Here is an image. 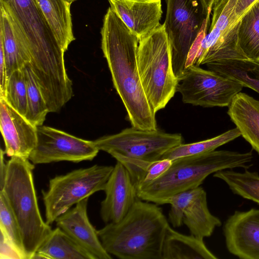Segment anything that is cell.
Returning a JSON list of instances; mask_svg holds the SVG:
<instances>
[{
    "label": "cell",
    "mask_w": 259,
    "mask_h": 259,
    "mask_svg": "<svg viewBox=\"0 0 259 259\" xmlns=\"http://www.w3.org/2000/svg\"><path fill=\"white\" fill-rule=\"evenodd\" d=\"M208 69L232 78L259 94V63L251 60H225L206 64Z\"/></svg>",
    "instance_id": "obj_24"
},
{
    "label": "cell",
    "mask_w": 259,
    "mask_h": 259,
    "mask_svg": "<svg viewBox=\"0 0 259 259\" xmlns=\"http://www.w3.org/2000/svg\"><path fill=\"white\" fill-rule=\"evenodd\" d=\"M252 158L251 151L216 150L178 158L172 160L170 167L158 179L136 188L137 197L145 201L165 204L171 196L200 186L210 174L237 167L248 169Z\"/></svg>",
    "instance_id": "obj_4"
},
{
    "label": "cell",
    "mask_w": 259,
    "mask_h": 259,
    "mask_svg": "<svg viewBox=\"0 0 259 259\" xmlns=\"http://www.w3.org/2000/svg\"><path fill=\"white\" fill-rule=\"evenodd\" d=\"M238 42L247 59L259 63V0L240 18Z\"/></svg>",
    "instance_id": "obj_25"
},
{
    "label": "cell",
    "mask_w": 259,
    "mask_h": 259,
    "mask_svg": "<svg viewBox=\"0 0 259 259\" xmlns=\"http://www.w3.org/2000/svg\"><path fill=\"white\" fill-rule=\"evenodd\" d=\"M257 0H237L235 9L237 20H240L242 15Z\"/></svg>",
    "instance_id": "obj_35"
},
{
    "label": "cell",
    "mask_w": 259,
    "mask_h": 259,
    "mask_svg": "<svg viewBox=\"0 0 259 259\" xmlns=\"http://www.w3.org/2000/svg\"><path fill=\"white\" fill-rule=\"evenodd\" d=\"M137 62L145 93L156 113L174 96L179 83L173 71L163 24L139 39Z\"/></svg>",
    "instance_id": "obj_6"
},
{
    "label": "cell",
    "mask_w": 259,
    "mask_h": 259,
    "mask_svg": "<svg viewBox=\"0 0 259 259\" xmlns=\"http://www.w3.org/2000/svg\"><path fill=\"white\" fill-rule=\"evenodd\" d=\"M65 1H66L67 2H68L69 3L71 4L73 2H74L77 0H65Z\"/></svg>",
    "instance_id": "obj_38"
},
{
    "label": "cell",
    "mask_w": 259,
    "mask_h": 259,
    "mask_svg": "<svg viewBox=\"0 0 259 259\" xmlns=\"http://www.w3.org/2000/svg\"><path fill=\"white\" fill-rule=\"evenodd\" d=\"M5 153L4 150L1 149L0 152V191L4 188L8 169V163L5 158Z\"/></svg>",
    "instance_id": "obj_36"
},
{
    "label": "cell",
    "mask_w": 259,
    "mask_h": 259,
    "mask_svg": "<svg viewBox=\"0 0 259 259\" xmlns=\"http://www.w3.org/2000/svg\"><path fill=\"white\" fill-rule=\"evenodd\" d=\"M183 222L191 235L201 239L210 237L215 228L222 225L220 219L210 212L206 193L203 188L186 206Z\"/></svg>",
    "instance_id": "obj_21"
},
{
    "label": "cell",
    "mask_w": 259,
    "mask_h": 259,
    "mask_svg": "<svg viewBox=\"0 0 259 259\" xmlns=\"http://www.w3.org/2000/svg\"><path fill=\"white\" fill-rule=\"evenodd\" d=\"M213 176L223 181L234 194L259 204V174L244 169L242 172L232 169L220 170Z\"/></svg>",
    "instance_id": "obj_26"
},
{
    "label": "cell",
    "mask_w": 259,
    "mask_h": 259,
    "mask_svg": "<svg viewBox=\"0 0 259 259\" xmlns=\"http://www.w3.org/2000/svg\"><path fill=\"white\" fill-rule=\"evenodd\" d=\"M0 36L3 39L8 79L30 60L23 34L5 9L0 6Z\"/></svg>",
    "instance_id": "obj_19"
},
{
    "label": "cell",
    "mask_w": 259,
    "mask_h": 259,
    "mask_svg": "<svg viewBox=\"0 0 259 259\" xmlns=\"http://www.w3.org/2000/svg\"><path fill=\"white\" fill-rule=\"evenodd\" d=\"M94 259L93 256L57 227L41 243L32 259Z\"/></svg>",
    "instance_id": "obj_23"
},
{
    "label": "cell",
    "mask_w": 259,
    "mask_h": 259,
    "mask_svg": "<svg viewBox=\"0 0 259 259\" xmlns=\"http://www.w3.org/2000/svg\"><path fill=\"white\" fill-rule=\"evenodd\" d=\"M89 198H85L59 216L55 221L60 228L91 254L94 259H111L104 248L87 213Z\"/></svg>",
    "instance_id": "obj_15"
},
{
    "label": "cell",
    "mask_w": 259,
    "mask_h": 259,
    "mask_svg": "<svg viewBox=\"0 0 259 259\" xmlns=\"http://www.w3.org/2000/svg\"><path fill=\"white\" fill-rule=\"evenodd\" d=\"M27 92V108L25 118L33 125H43L49 112L46 101L33 75L29 63L22 68Z\"/></svg>",
    "instance_id": "obj_28"
},
{
    "label": "cell",
    "mask_w": 259,
    "mask_h": 259,
    "mask_svg": "<svg viewBox=\"0 0 259 259\" xmlns=\"http://www.w3.org/2000/svg\"><path fill=\"white\" fill-rule=\"evenodd\" d=\"M113 167L95 164L51 179L48 189L42 192L46 223L52 224L73 205L104 191Z\"/></svg>",
    "instance_id": "obj_7"
},
{
    "label": "cell",
    "mask_w": 259,
    "mask_h": 259,
    "mask_svg": "<svg viewBox=\"0 0 259 259\" xmlns=\"http://www.w3.org/2000/svg\"><path fill=\"white\" fill-rule=\"evenodd\" d=\"M240 136L238 129L235 127L210 139L189 144L183 143L167 151L161 159L167 158L172 160L212 151Z\"/></svg>",
    "instance_id": "obj_27"
},
{
    "label": "cell",
    "mask_w": 259,
    "mask_h": 259,
    "mask_svg": "<svg viewBox=\"0 0 259 259\" xmlns=\"http://www.w3.org/2000/svg\"><path fill=\"white\" fill-rule=\"evenodd\" d=\"M243 88L235 80L193 65L179 80L176 91L186 104L203 107H228Z\"/></svg>",
    "instance_id": "obj_10"
},
{
    "label": "cell",
    "mask_w": 259,
    "mask_h": 259,
    "mask_svg": "<svg viewBox=\"0 0 259 259\" xmlns=\"http://www.w3.org/2000/svg\"><path fill=\"white\" fill-rule=\"evenodd\" d=\"M0 258L23 259L8 237L0 231Z\"/></svg>",
    "instance_id": "obj_33"
},
{
    "label": "cell",
    "mask_w": 259,
    "mask_h": 259,
    "mask_svg": "<svg viewBox=\"0 0 259 259\" xmlns=\"http://www.w3.org/2000/svg\"><path fill=\"white\" fill-rule=\"evenodd\" d=\"M104 191L105 197L101 203L100 213L106 224L117 223L122 220L138 199L129 172L118 161Z\"/></svg>",
    "instance_id": "obj_14"
},
{
    "label": "cell",
    "mask_w": 259,
    "mask_h": 259,
    "mask_svg": "<svg viewBox=\"0 0 259 259\" xmlns=\"http://www.w3.org/2000/svg\"><path fill=\"white\" fill-rule=\"evenodd\" d=\"M59 44L66 52L75 40L71 4L65 0H36Z\"/></svg>",
    "instance_id": "obj_22"
},
{
    "label": "cell",
    "mask_w": 259,
    "mask_h": 259,
    "mask_svg": "<svg viewBox=\"0 0 259 259\" xmlns=\"http://www.w3.org/2000/svg\"><path fill=\"white\" fill-rule=\"evenodd\" d=\"M172 163V160L167 158L150 162L136 185V188L158 179L168 169Z\"/></svg>",
    "instance_id": "obj_32"
},
{
    "label": "cell",
    "mask_w": 259,
    "mask_h": 259,
    "mask_svg": "<svg viewBox=\"0 0 259 259\" xmlns=\"http://www.w3.org/2000/svg\"><path fill=\"white\" fill-rule=\"evenodd\" d=\"M0 128L9 157L27 158L37 141V126L0 97Z\"/></svg>",
    "instance_id": "obj_13"
},
{
    "label": "cell",
    "mask_w": 259,
    "mask_h": 259,
    "mask_svg": "<svg viewBox=\"0 0 259 259\" xmlns=\"http://www.w3.org/2000/svg\"><path fill=\"white\" fill-rule=\"evenodd\" d=\"M166 11L163 23L169 44L174 74L180 80L187 71L190 52L209 16L200 0H165Z\"/></svg>",
    "instance_id": "obj_8"
},
{
    "label": "cell",
    "mask_w": 259,
    "mask_h": 259,
    "mask_svg": "<svg viewBox=\"0 0 259 259\" xmlns=\"http://www.w3.org/2000/svg\"><path fill=\"white\" fill-rule=\"evenodd\" d=\"M207 16H210L213 7L221 0H200Z\"/></svg>",
    "instance_id": "obj_37"
},
{
    "label": "cell",
    "mask_w": 259,
    "mask_h": 259,
    "mask_svg": "<svg viewBox=\"0 0 259 259\" xmlns=\"http://www.w3.org/2000/svg\"><path fill=\"white\" fill-rule=\"evenodd\" d=\"M25 38L34 77L50 109L64 106L73 95L62 49L36 0H0Z\"/></svg>",
    "instance_id": "obj_1"
},
{
    "label": "cell",
    "mask_w": 259,
    "mask_h": 259,
    "mask_svg": "<svg viewBox=\"0 0 259 259\" xmlns=\"http://www.w3.org/2000/svg\"><path fill=\"white\" fill-rule=\"evenodd\" d=\"M0 231L11 240L23 259H26L19 223L3 191H0Z\"/></svg>",
    "instance_id": "obj_29"
},
{
    "label": "cell",
    "mask_w": 259,
    "mask_h": 259,
    "mask_svg": "<svg viewBox=\"0 0 259 259\" xmlns=\"http://www.w3.org/2000/svg\"><path fill=\"white\" fill-rule=\"evenodd\" d=\"M228 107L227 114L241 136L259 154V100L240 92Z\"/></svg>",
    "instance_id": "obj_18"
},
{
    "label": "cell",
    "mask_w": 259,
    "mask_h": 259,
    "mask_svg": "<svg viewBox=\"0 0 259 259\" xmlns=\"http://www.w3.org/2000/svg\"><path fill=\"white\" fill-rule=\"evenodd\" d=\"M94 141L98 150L113 158L154 162L167 151L183 143L180 134H168L158 129L142 130L132 127L120 133L102 137Z\"/></svg>",
    "instance_id": "obj_9"
},
{
    "label": "cell",
    "mask_w": 259,
    "mask_h": 259,
    "mask_svg": "<svg viewBox=\"0 0 259 259\" xmlns=\"http://www.w3.org/2000/svg\"><path fill=\"white\" fill-rule=\"evenodd\" d=\"M217 259L203 239L186 235L168 226L162 248L161 259Z\"/></svg>",
    "instance_id": "obj_20"
},
{
    "label": "cell",
    "mask_w": 259,
    "mask_h": 259,
    "mask_svg": "<svg viewBox=\"0 0 259 259\" xmlns=\"http://www.w3.org/2000/svg\"><path fill=\"white\" fill-rule=\"evenodd\" d=\"M110 8L139 39L158 28L161 0H108Z\"/></svg>",
    "instance_id": "obj_17"
},
{
    "label": "cell",
    "mask_w": 259,
    "mask_h": 259,
    "mask_svg": "<svg viewBox=\"0 0 259 259\" xmlns=\"http://www.w3.org/2000/svg\"><path fill=\"white\" fill-rule=\"evenodd\" d=\"M226 247L241 259H259V209L235 211L223 226Z\"/></svg>",
    "instance_id": "obj_12"
},
{
    "label": "cell",
    "mask_w": 259,
    "mask_h": 259,
    "mask_svg": "<svg viewBox=\"0 0 259 259\" xmlns=\"http://www.w3.org/2000/svg\"><path fill=\"white\" fill-rule=\"evenodd\" d=\"M4 98L13 108L25 116L27 108V92L22 69L15 71L9 77Z\"/></svg>",
    "instance_id": "obj_30"
},
{
    "label": "cell",
    "mask_w": 259,
    "mask_h": 259,
    "mask_svg": "<svg viewBox=\"0 0 259 259\" xmlns=\"http://www.w3.org/2000/svg\"><path fill=\"white\" fill-rule=\"evenodd\" d=\"M37 141L28 159L34 164L92 160L99 152L93 141L46 125L37 126Z\"/></svg>",
    "instance_id": "obj_11"
},
{
    "label": "cell",
    "mask_w": 259,
    "mask_h": 259,
    "mask_svg": "<svg viewBox=\"0 0 259 259\" xmlns=\"http://www.w3.org/2000/svg\"><path fill=\"white\" fill-rule=\"evenodd\" d=\"M8 77L3 39L0 36V97L5 96Z\"/></svg>",
    "instance_id": "obj_34"
},
{
    "label": "cell",
    "mask_w": 259,
    "mask_h": 259,
    "mask_svg": "<svg viewBox=\"0 0 259 259\" xmlns=\"http://www.w3.org/2000/svg\"><path fill=\"white\" fill-rule=\"evenodd\" d=\"M240 23V20L222 28L210 27L208 33L200 41L194 65L199 66L222 60L248 59L239 45Z\"/></svg>",
    "instance_id": "obj_16"
},
{
    "label": "cell",
    "mask_w": 259,
    "mask_h": 259,
    "mask_svg": "<svg viewBox=\"0 0 259 259\" xmlns=\"http://www.w3.org/2000/svg\"><path fill=\"white\" fill-rule=\"evenodd\" d=\"M169 223L157 204L138 199L124 218L98 230L108 253L121 259H161Z\"/></svg>",
    "instance_id": "obj_3"
},
{
    "label": "cell",
    "mask_w": 259,
    "mask_h": 259,
    "mask_svg": "<svg viewBox=\"0 0 259 259\" xmlns=\"http://www.w3.org/2000/svg\"><path fill=\"white\" fill-rule=\"evenodd\" d=\"M2 191L18 221L26 259L32 257L51 232L41 215L34 184V164L27 158L12 157Z\"/></svg>",
    "instance_id": "obj_5"
},
{
    "label": "cell",
    "mask_w": 259,
    "mask_h": 259,
    "mask_svg": "<svg viewBox=\"0 0 259 259\" xmlns=\"http://www.w3.org/2000/svg\"><path fill=\"white\" fill-rule=\"evenodd\" d=\"M202 189L199 186L174 195L167 199L166 204H170L171 206L168 212V220L174 228H179L183 225V212L186 206Z\"/></svg>",
    "instance_id": "obj_31"
},
{
    "label": "cell",
    "mask_w": 259,
    "mask_h": 259,
    "mask_svg": "<svg viewBox=\"0 0 259 259\" xmlns=\"http://www.w3.org/2000/svg\"><path fill=\"white\" fill-rule=\"evenodd\" d=\"M101 48L114 87L126 109L133 127L156 130V113L143 89L137 62L139 38L109 7L101 30Z\"/></svg>",
    "instance_id": "obj_2"
}]
</instances>
